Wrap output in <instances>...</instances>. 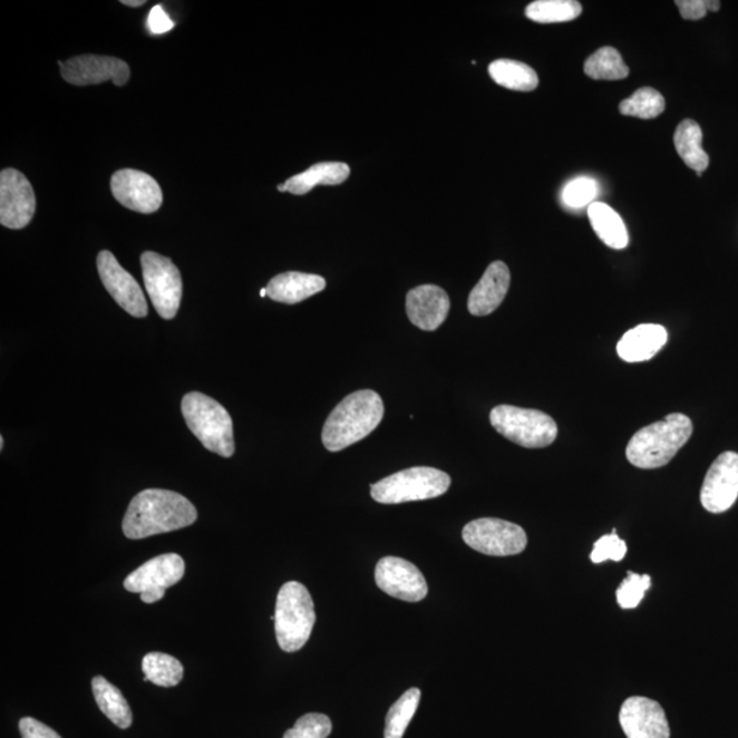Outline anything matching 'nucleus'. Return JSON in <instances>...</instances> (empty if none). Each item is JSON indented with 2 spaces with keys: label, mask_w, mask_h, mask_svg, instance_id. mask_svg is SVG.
I'll return each instance as SVG.
<instances>
[{
  "label": "nucleus",
  "mask_w": 738,
  "mask_h": 738,
  "mask_svg": "<svg viewBox=\"0 0 738 738\" xmlns=\"http://www.w3.org/2000/svg\"><path fill=\"white\" fill-rule=\"evenodd\" d=\"M196 507L190 499L168 489H144L132 499L123 530L126 537L138 541L167 534L195 524Z\"/></svg>",
  "instance_id": "nucleus-1"
},
{
  "label": "nucleus",
  "mask_w": 738,
  "mask_h": 738,
  "mask_svg": "<svg viewBox=\"0 0 738 738\" xmlns=\"http://www.w3.org/2000/svg\"><path fill=\"white\" fill-rule=\"evenodd\" d=\"M385 405L373 390H360L343 398L324 423L322 440L327 450L341 451L375 431L382 421Z\"/></svg>",
  "instance_id": "nucleus-2"
},
{
  "label": "nucleus",
  "mask_w": 738,
  "mask_h": 738,
  "mask_svg": "<svg viewBox=\"0 0 738 738\" xmlns=\"http://www.w3.org/2000/svg\"><path fill=\"white\" fill-rule=\"evenodd\" d=\"M692 433V421L688 416L670 414L633 435L627 446L628 462L640 469L664 467L691 439Z\"/></svg>",
  "instance_id": "nucleus-3"
},
{
  "label": "nucleus",
  "mask_w": 738,
  "mask_h": 738,
  "mask_svg": "<svg viewBox=\"0 0 738 738\" xmlns=\"http://www.w3.org/2000/svg\"><path fill=\"white\" fill-rule=\"evenodd\" d=\"M183 415L187 427L205 449L225 458L234 455L232 416L214 398L190 392L183 399Z\"/></svg>",
  "instance_id": "nucleus-4"
},
{
  "label": "nucleus",
  "mask_w": 738,
  "mask_h": 738,
  "mask_svg": "<svg viewBox=\"0 0 738 738\" xmlns=\"http://www.w3.org/2000/svg\"><path fill=\"white\" fill-rule=\"evenodd\" d=\"M275 634L278 644L284 652H295L310 640L317 614L307 586L299 582L282 585L276 598Z\"/></svg>",
  "instance_id": "nucleus-5"
},
{
  "label": "nucleus",
  "mask_w": 738,
  "mask_h": 738,
  "mask_svg": "<svg viewBox=\"0 0 738 738\" xmlns=\"http://www.w3.org/2000/svg\"><path fill=\"white\" fill-rule=\"evenodd\" d=\"M450 484V476L444 470L429 467L409 468L371 484V497L383 505L433 499L446 494Z\"/></svg>",
  "instance_id": "nucleus-6"
},
{
  "label": "nucleus",
  "mask_w": 738,
  "mask_h": 738,
  "mask_svg": "<svg viewBox=\"0 0 738 738\" xmlns=\"http://www.w3.org/2000/svg\"><path fill=\"white\" fill-rule=\"evenodd\" d=\"M489 421L502 437L526 449H543L552 445L559 435L553 417L536 409L499 405L489 414Z\"/></svg>",
  "instance_id": "nucleus-7"
},
{
  "label": "nucleus",
  "mask_w": 738,
  "mask_h": 738,
  "mask_svg": "<svg viewBox=\"0 0 738 738\" xmlns=\"http://www.w3.org/2000/svg\"><path fill=\"white\" fill-rule=\"evenodd\" d=\"M142 268L145 288L159 317L172 320L183 299V278L171 259L155 252H144Z\"/></svg>",
  "instance_id": "nucleus-8"
},
{
  "label": "nucleus",
  "mask_w": 738,
  "mask_h": 738,
  "mask_svg": "<svg viewBox=\"0 0 738 738\" xmlns=\"http://www.w3.org/2000/svg\"><path fill=\"white\" fill-rule=\"evenodd\" d=\"M463 540L470 548L493 556L523 553L528 537L522 526L499 518H479L465 525Z\"/></svg>",
  "instance_id": "nucleus-9"
},
{
  "label": "nucleus",
  "mask_w": 738,
  "mask_h": 738,
  "mask_svg": "<svg viewBox=\"0 0 738 738\" xmlns=\"http://www.w3.org/2000/svg\"><path fill=\"white\" fill-rule=\"evenodd\" d=\"M185 562L178 554H163L145 562L125 579L126 591L140 594L144 603L159 602L166 590L183 580Z\"/></svg>",
  "instance_id": "nucleus-10"
},
{
  "label": "nucleus",
  "mask_w": 738,
  "mask_h": 738,
  "mask_svg": "<svg viewBox=\"0 0 738 738\" xmlns=\"http://www.w3.org/2000/svg\"><path fill=\"white\" fill-rule=\"evenodd\" d=\"M36 196L26 175L16 168L0 173V223L13 230L27 227L33 220Z\"/></svg>",
  "instance_id": "nucleus-11"
},
{
  "label": "nucleus",
  "mask_w": 738,
  "mask_h": 738,
  "mask_svg": "<svg viewBox=\"0 0 738 738\" xmlns=\"http://www.w3.org/2000/svg\"><path fill=\"white\" fill-rule=\"evenodd\" d=\"M375 582L387 595L404 602H420L428 594V585L419 567L398 556H385L378 562Z\"/></svg>",
  "instance_id": "nucleus-12"
},
{
  "label": "nucleus",
  "mask_w": 738,
  "mask_h": 738,
  "mask_svg": "<svg viewBox=\"0 0 738 738\" xmlns=\"http://www.w3.org/2000/svg\"><path fill=\"white\" fill-rule=\"evenodd\" d=\"M60 72L71 86H96L113 81L117 87H124L130 80V68L125 60L114 57L80 56L66 62H59Z\"/></svg>",
  "instance_id": "nucleus-13"
},
{
  "label": "nucleus",
  "mask_w": 738,
  "mask_h": 738,
  "mask_svg": "<svg viewBox=\"0 0 738 738\" xmlns=\"http://www.w3.org/2000/svg\"><path fill=\"white\" fill-rule=\"evenodd\" d=\"M738 498V455L725 451L707 472L700 501L710 513H724L736 504Z\"/></svg>",
  "instance_id": "nucleus-14"
},
{
  "label": "nucleus",
  "mask_w": 738,
  "mask_h": 738,
  "mask_svg": "<svg viewBox=\"0 0 738 738\" xmlns=\"http://www.w3.org/2000/svg\"><path fill=\"white\" fill-rule=\"evenodd\" d=\"M98 271L107 292L123 310L135 318L147 317L148 304L140 284L118 263L110 251L99 253Z\"/></svg>",
  "instance_id": "nucleus-15"
},
{
  "label": "nucleus",
  "mask_w": 738,
  "mask_h": 738,
  "mask_svg": "<svg viewBox=\"0 0 738 738\" xmlns=\"http://www.w3.org/2000/svg\"><path fill=\"white\" fill-rule=\"evenodd\" d=\"M113 196L124 207L140 214H154L162 207L159 184L147 173L124 168L113 175Z\"/></svg>",
  "instance_id": "nucleus-16"
},
{
  "label": "nucleus",
  "mask_w": 738,
  "mask_h": 738,
  "mask_svg": "<svg viewBox=\"0 0 738 738\" xmlns=\"http://www.w3.org/2000/svg\"><path fill=\"white\" fill-rule=\"evenodd\" d=\"M620 724L628 738H670V728L662 706L656 700L633 696L620 710Z\"/></svg>",
  "instance_id": "nucleus-17"
},
{
  "label": "nucleus",
  "mask_w": 738,
  "mask_h": 738,
  "mask_svg": "<svg viewBox=\"0 0 738 738\" xmlns=\"http://www.w3.org/2000/svg\"><path fill=\"white\" fill-rule=\"evenodd\" d=\"M450 311V299L444 289L435 284H421L407 295V313L410 322L425 331H435L445 323Z\"/></svg>",
  "instance_id": "nucleus-18"
},
{
  "label": "nucleus",
  "mask_w": 738,
  "mask_h": 738,
  "mask_svg": "<svg viewBox=\"0 0 738 738\" xmlns=\"http://www.w3.org/2000/svg\"><path fill=\"white\" fill-rule=\"evenodd\" d=\"M511 288V271L504 262L488 265L479 283L472 290L468 310L474 317H487L505 300Z\"/></svg>",
  "instance_id": "nucleus-19"
},
{
  "label": "nucleus",
  "mask_w": 738,
  "mask_h": 738,
  "mask_svg": "<svg viewBox=\"0 0 738 738\" xmlns=\"http://www.w3.org/2000/svg\"><path fill=\"white\" fill-rule=\"evenodd\" d=\"M668 342V331L661 324H640L629 330L616 344V352L627 362L649 361Z\"/></svg>",
  "instance_id": "nucleus-20"
},
{
  "label": "nucleus",
  "mask_w": 738,
  "mask_h": 738,
  "mask_svg": "<svg viewBox=\"0 0 738 738\" xmlns=\"http://www.w3.org/2000/svg\"><path fill=\"white\" fill-rule=\"evenodd\" d=\"M326 284L323 276L290 271L272 278L265 289L271 300L283 304H299L322 292Z\"/></svg>",
  "instance_id": "nucleus-21"
},
{
  "label": "nucleus",
  "mask_w": 738,
  "mask_h": 738,
  "mask_svg": "<svg viewBox=\"0 0 738 738\" xmlns=\"http://www.w3.org/2000/svg\"><path fill=\"white\" fill-rule=\"evenodd\" d=\"M350 167L342 162L318 163L304 173L294 175L287 183L278 185V191L292 195H307L318 185H341L349 178Z\"/></svg>",
  "instance_id": "nucleus-22"
},
{
  "label": "nucleus",
  "mask_w": 738,
  "mask_h": 738,
  "mask_svg": "<svg viewBox=\"0 0 738 738\" xmlns=\"http://www.w3.org/2000/svg\"><path fill=\"white\" fill-rule=\"evenodd\" d=\"M93 691L100 711L119 729H129L133 713L123 692L100 676L94 677Z\"/></svg>",
  "instance_id": "nucleus-23"
},
{
  "label": "nucleus",
  "mask_w": 738,
  "mask_h": 738,
  "mask_svg": "<svg viewBox=\"0 0 738 738\" xmlns=\"http://www.w3.org/2000/svg\"><path fill=\"white\" fill-rule=\"evenodd\" d=\"M701 140H703V132L695 120L683 119L677 126L674 133L677 153H679L683 163L696 173H705L710 165V156L701 147Z\"/></svg>",
  "instance_id": "nucleus-24"
},
{
  "label": "nucleus",
  "mask_w": 738,
  "mask_h": 738,
  "mask_svg": "<svg viewBox=\"0 0 738 738\" xmlns=\"http://www.w3.org/2000/svg\"><path fill=\"white\" fill-rule=\"evenodd\" d=\"M589 217L598 237L609 247L624 250L628 246L629 235L625 223L608 204L592 203L589 207Z\"/></svg>",
  "instance_id": "nucleus-25"
},
{
  "label": "nucleus",
  "mask_w": 738,
  "mask_h": 738,
  "mask_svg": "<svg viewBox=\"0 0 738 738\" xmlns=\"http://www.w3.org/2000/svg\"><path fill=\"white\" fill-rule=\"evenodd\" d=\"M489 76L498 86L518 90V93H531L540 86V77L531 66L518 60L498 59L488 66Z\"/></svg>",
  "instance_id": "nucleus-26"
},
{
  "label": "nucleus",
  "mask_w": 738,
  "mask_h": 738,
  "mask_svg": "<svg viewBox=\"0 0 738 738\" xmlns=\"http://www.w3.org/2000/svg\"><path fill=\"white\" fill-rule=\"evenodd\" d=\"M144 681L157 687L172 688L184 679V667L177 658L163 652H149L143 658Z\"/></svg>",
  "instance_id": "nucleus-27"
},
{
  "label": "nucleus",
  "mask_w": 738,
  "mask_h": 738,
  "mask_svg": "<svg viewBox=\"0 0 738 738\" xmlns=\"http://www.w3.org/2000/svg\"><path fill=\"white\" fill-rule=\"evenodd\" d=\"M585 75L592 80L615 81L629 76L628 66L613 47H602L585 60Z\"/></svg>",
  "instance_id": "nucleus-28"
},
{
  "label": "nucleus",
  "mask_w": 738,
  "mask_h": 738,
  "mask_svg": "<svg viewBox=\"0 0 738 738\" xmlns=\"http://www.w3.org/2000/svg\"><path fill=\"white\" fill-rule=\"evenodd\" d=\"M582 4L574 0H536L525 10L531 21L556 23L576 20L582 14Z\"/></svg>",
  "instance_id": "nucleus-29"
},
{
  "label": "nucleus",
  "mask_w": 738,
  "mask_h": 738,
  "mask_svg": "<svg viewBox=\"0 0 738 738\" xmlns=\"http://www.w3.org/2000/svg\"><path fill=\"white\" fill-rule=\"evenodd\" d=\"M421 692L419 688H410L395 705L386 717L385 738H402L419 707Z\"/></svg>",
  "instance_id": "nucleus-30"
},
{
  "label": "nucleus",
  "mask_w": 738,
  "mask_h": 738,
  "mask_svg": "<svg viewBox=\"0 0 738 738\" xmlns=\"http://www.w3.org/2000/svg\"><path fill=\"white\" fill-rule=\"evenodd\" d=\"M667 108L663 96L653 88H640L631 98L621 101L620 113L627 117L653 119Z\"/></svg>",
  "instance_id": "nucleus-31"
},
{
  "label": "nucleus",
  "mask_w": 738,
  "mask_h": 738,
  "mask_svg": "<svg viewBox=\"0 0 738 738\" xmlns=\"http://www.w3.org/2000/svg\"><path fill=\"white\" fill-rule=\"evenodd\" d=\"M651 586L649 574L628 573V577L616 590V602L625 610L637 609Z\"/></svg>",
  "instance_id": "nucleus-32"
},
{
  "label": "nucleus",
  "mask_w": 738,
  "mask_h": 738,
  "mask_svg": "<svg viewBox=\"0 0 738 738\" xmlns=\"http://www.w3.org/2000/svg\"><path fill=\"white\" fill-rule=\"evenodd\" d=\"M332 722L324 713H307L301 717L283 738H327L331 735Z\"/></svg>",
  "instance_id": "nucleus-33"
},
{
  "label": "nucleus",
  "mask_w": 738,
  "mask_h": 738,
  "mask_svg": "<svg viewBox=\"0 0 738 738\" xmlns=\"http://www.w3.org/2000/svg\"><path fill=\"white\" fill-rule=\"evenodd\" d=\"M599 186L594 179L580 177L571 181L562 192V198L564 203L572 208H582L585 205H591L595 203L594 200L598 196Z\"/></svg>",
  "instance_id": "nucleus-34"
},
{
  "label": "nucleus",
  "mask_w": 738,
  "mask_h": 738,
  "mask_svg": "<svg viewBox=\"0 0 738 738\" xmlns=\"http://www.w3.org/2000/svg\"><path fill=\"white\" fill-rule=\"evenodd\" d=\"M628 552L627 543L616 536V531L611 535H604L595 543L591 553V561L594 564H602L604 561L620 562L624 560Z\"/></svg>",
  "instance_id": "nucleus-35"
},
{
  "label": "nucleus",
  "mask_w": 738,
  "mask_h": 738,
  "mask_svg": "<svg viewBox=\"0 0 738 738\" xmlns=\"http://www.w3.org/2000/svg\"><path fill=\"white\" fill-rule=\"evenodd\" d=\"M18 728L22 738H62L56 730L30 717L22 718Z\"/></svg>",
  "instance_id": "nucleus-36"
},
{
  "label": "nucleus",
  "mask_w": 738,
  "mask_h": 738,
  "mask_svg": "<svg viewBox=\"0 0 738 738\" xmlns=\"http://www.w3.org/2000/svg\"><path fill=\"white\" fill-rule=\"evenodd\" d=\"M676 4L683 20L699 21L707 14L706 0H679Z\"/></svg>",
  "instance_id": "nucleus-37"
},
{
  "label": "nucleus",
  "mask_w": 738,
  "mask_h": 738,
  "mask_svg": "<svg viewBox=\"0 0 738 738\" xmlns=\"http://www.w3.org/2000/svg\"><path fill=\"white\" fill-rule=\"evenodd\" d=\"M148 28L150 33L154 35H163L174 28V22L171 20V17L167 16L166 11L163 10L161 4L155 6V8L150 10Z\"/></svg>",
  "instance_id": "nucleus-38"
},
{
  "label": "nucleus",
  "mask_w": 738,
  "mask_h": 738,
  "mask_svg": "<svg viewBox=\"0 0 738 738\" xmlns=\"http://www.w3.org/2000/svg\"><path fill=\"white\" fill-rule=\"evenodd\" d=\"M706 4L707 11H712V13H717L721 9V2H718V0H706Z\"/></svg>",
  "instance_id": "nucleus-39"
},
{
  "label": "nucleus",
  "mask_w": 738,
  "mask_h": 738,
  "mask_svg": "<svg viewBox=\"0 0 738 738\" xmlns=\"http://www.w3.org/2000/svg\"><path fill=\"white\" fill-rule=\"evenodd\" d=\"M123 4L129 6V8H140L145 4V0H123Z\"/></svg>",
  "instance_id": "nucleus-40"
},
{
  "label": "nucleus",
  "mask_w": 738,
  "mask_h": 738,
  "mask_svg": "<svg viewBox=\"0 0 738 738\" xmlns=\"http://www.w3.org/2000/svg\"><path fill=\"white\" fill-rule=\"evenodd\" d=\"M268 295V289L260 290V298H265Z\"/></svg>",
  "instance_id": "nucleus-41"
},
{
  "label": "nucleus",
  "mask_w": 738,
  "mask_h": 738,
  "mask_svg": "<svg viewBox=\"0 0 738 738\" xmlns=\"http://www.w3.org/2000/svg\"><path fill=\"white\" fill-rule=\"evenodd\" d=\"M3 446H4V440H3V437H2V438H0V449L3 450Z\"/></svg>",
  "instance_id": "nucleus-42"
}]
</instances>
